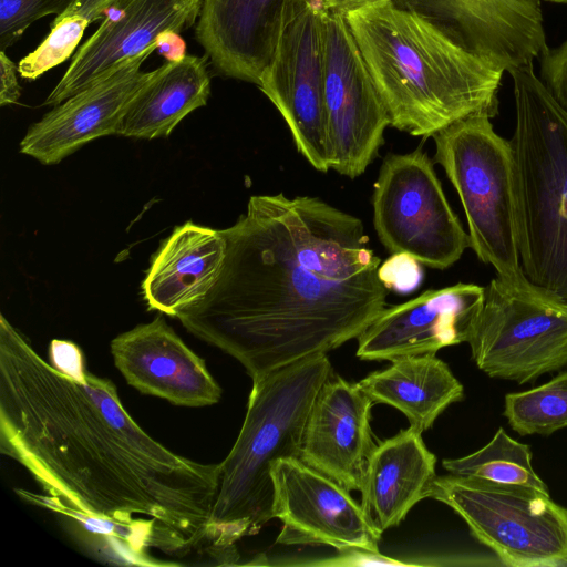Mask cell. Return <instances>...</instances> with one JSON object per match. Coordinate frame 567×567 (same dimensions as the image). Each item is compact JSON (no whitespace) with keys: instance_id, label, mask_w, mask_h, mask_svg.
Instances as JSON below:
<instances>
[{"instance_id":"12","label":"cell","mask_w":567,"mask_h":567,"mask_svg":"<svg viewBox=\"0 0 567 567\" xmlns=\"http://www.w3.org/2000/svg\"><path fill=\"white\" fill-rule=\"evenodd\" d=\"M271 477L274 518L282 522L278 544L379 553L382 534L350 491L295 456L278 460Z\"/></svg>"},{"instance_id":"31","label":"cell","mask_w":567,"mask_h":567,"mask_svg":"<svg viewBox=\"0 0 567 567\" xmlns=\"http://www.w3.org/2000/svg\"><path fill=\"white\" fill-rule=\"evenodd\" d=\"M18 68L9 59L4 51H0V105L14 104L21 95L18 82Z\"/></svg>"},{"instance_id":"26","label":"cell","mask_w":567,"mask_h":567,"mask_svg":"<svg viewBox=\"0 0 567 567\" xmlns=\"http://www.w3.org/2000/svg\"><path fill=\"white\" fill-rule=\"evenodd\" d=\"M90 23L89 19L78 14L56 17L48 37L19 62V74L23 79L35 80L68 60Z\"/></svg>"},{"instance_id":"35","label":"cell","mask_w":567,"mask_h":567,"mask_svg":"<svg viewBox=\"0 0 567 567\" xmlns=\"http://www.w3.org/2000/svg\"><path fill=\"white\" fill-rule=\"evenodd\" d=\"M544 1H549V2H554V3H560V4H567V0H544Z\"/></svg>"},{"instance_id":"22","label":"cell","mask_w":567,"mask_h":567,"mask_svg":"<svg viewBox=\"0 0 567 567\" xmlns=\"http://www.w3.org/2000/svg\"><path fill=\"white\" fill-rule=\"evenodd\" d=\"M373 403L402 412L410 427L423 433L437 416L464 396V389L449 365L435 353L403 357L358 382Z\"/></svg>"},{"instance_id":"2","label":"cell","mask_w":567,"mask_h":567,"mask_svg":"<svg viewBox=\"0 0 567 567\" xmlns=\"http://www.w3.org/2000/svg\"><path fill=\"white\" fill-rule=\"evenodd\" d=\"M221 231L217 282L176 318L251 380L358 338L385 308L362 220L320 198L251 196Z\"/></svg>"},{"instance_id":"19","label":"cell","mask_w":567,"mask_h":567,"mask_svg":"<svg viewBox=\"0 0 567 567\" xmlns=\"http://www.w3.org/2000/svg\"><path fill=\"white\" fill-rule=\"evenodd\" d=\"M285 0H203L196 40L223 75L259 83L274 53Z\"/></svg>"},{"instance_id":"5","label":"cell","mask_w":567,"mask_h":567,"mask_svg":"<svg viewBox=\"0 0 567 567\" xmlns=\"http://www.w3.org/2000/svg\"><path fill=\"white\" fill-rule=\"evenodd\" d=\"M513 81L518 249L525 278L567 308V109L534 70H507Z\"/></svg>"},{"instance_id":"3","label":"cell","mask_w":567,"mask_h":567,"mask_svg":"<svg viewBox=\"0 0 567 567\" xmlns=\"http://www.w3.org/2000/svg\"><path fill=\"white\" fill-rule=\"evenodd\" d=\"M344 17L391 126L429 137L467 116L497 114L505 69L424 14L390 1Z\"/></svg>"},{"instance_id":"11","label":"cell","mask_w":567,"mask_h":567,"mask_svg":"<svg viewBox=\"0 0 567 567\" xmlns=\"http://www.w3.org/2000/svg\"><path fill=\"white\" fill-rule=\"evenodd\" d=\"M322 12L312 0L284 1L274 53L258 86L284 117L298 152L327 173Z\"/></svg>"},{"instance_id":"25","label":"cell","mask_w":567,"mask_h":567,"mask_svg":"<svg viewBox=\"0 0 567 567\" xmlns=\"http://www.w3.org/2000/svg\"><path fill=\"white\" fill-rule=\"evenodd\" d=\"M504 416L520 435H550L567 427V371L539 386L506 394Z\"/></svg>"},{"instance_id":"9","label":"cell","mask_w":567,"mask_h":567,"mask_svg":"<svg viewBox=\"0 0 567 567\" xmlns=\"http://www.w3.org/2000/svg\"><path fill=\"white\" fill-rule=\"evenodd\" d=\"M372 208L375 233L392 255L404 254L421 265L443 270L470 247L468 234L451 208L422 146L383 159Z\"/></svg>"},{"instance_id":"30","label":"cell","mask_w":567,"mask_h":567,"mask_svg":"<svg viewBox=\"0 0 567 567\" xmlns=\"http://www.w3.org/2000/svg\"><path fill=\"white\" fill-rule=\"evenodd\" d=\"M50 363L59 371L75 379L85 374L83 354L73 342L54 339L49 346Z\"/></svg>"},{"instance_id":"28","label":"cell","mask_w":567,"mask_h":567,"mask_svg":"<svg viewBox=\"0 0 567 567\" xmlns=\"http://www.w3.org/2000/svg\"><path fill=\"white\" fill-rule=\"evenodd\" d=\"M540 79L555 99L567 109V39L539 56Z\"/></svg>"},{"instance_id":"18","label":"cell","mask_w":567,"mask_h":567,"mask_svg":"<svg viewBox=\"0 0 567 567\" xmlns=\"http://www.w3.org/2000/svg\"><path fill=\"white\" fill-rule=\"evenodd\" d=\"M373 404L358 383L330 377L312 403L299 458L346 489L360 491L377 445L370 425Z\"/></svg>"},{"instance_id":"21","label":"cell","mask_w":567,"mask_h":567,"mask_svg":"<svg viewBox=\"0 0 567 567\" xmlns=\"http://www.w3.org/2000/svg\"><path fill=\"white\" fill-rule=\"evenodd\" d=\"M436 457L412 427L377 444L361 484V506L379 532L398 526L420 501L430 497Z\"/></svg>"},{"instance_id":"1","label":"cell","mask_w":567,"mask_h":567,"mask_svg":"<svg viewBox=\"0 0 567 567\" xmlns=\"http://www.w3.org/2000/svg\"><path fill=\"white\" fill-rule=\"evenodd\" d=\"M0 452L48 496L21 497L97 527L144 565L150 548L184 557L206 547L219 464L182 456L147 434L117 389L56 370L0 316Z\"/></svg>"},{"instance_id":"10","label":"cell","mask_w":567,"mask_h":567,"mask_svg":"<svg viewBox=\"0 0 567 567\" xmlns=\"http://www.w3.org/2000/svg\"><path fill=\"white\" fill-rule=\"evenodd\" d=\"M322 42L329 167L355 178L378 156L391 121L344 14L323 10Z\"/></svg>"},{"instance_id":"20","label":"cell","mask_w":567,"mask_h":567,"mask_svg":"<svg viewBox=\"0 0 567 567\" xmlns=\"http://www.w3.org/2000/svg\"><path fill=\"white\" fill-rule=\"evenodd\" d=\"M226 257L221 230L186 221L175 227L155 255L142 282L148 309L176 318L215 286Z\"/></svg>"},{"instance_id":"24","label":"cell","mask_w":567,"mask_h":567,"mask_svg":"<svg viewBox=\"0 0 567 567\" xmlns=\"http://www.w3.org/2000/svg\"><path fill=\"white\" fill-rule=\"evenodd\" d=\"M443 467L451 474L498 484L523 485L549 493L532 465L530 447L512 439L499 427L482 449L460 458H446Z\"/></svg>"},{"instance_id":"15","label":"cell","mask_w":567,"mask_h":567,"mask_svg":"<svg viewBox=\"0 0 567 567\" xmlns=\"http://www.w3.org/2000/svg\"><path fill=\"white\" fill-rule=\"evenodd\" d=\"M155 50L124 61L91 86L55 105L29 127L20 142V152L44 165H54L93 140L118 135L131 103L158 73V68L140 71Z\"/></svg>"},{"instance_id":"27","label":"cell","mask_w":567,"mask_h":567,"mask_svg":"<svg viewBox=\"0 0 567 567\" xmlns=\"http://www.w3.org/2000/svg\"><path fill=\"white\" fill-rule=\"evenodd\" d=\"M75 0H0V51L13 45L37 20L65 13Z\"/></svg>"},{"instance_id":"8","label":"cell","mask_w":567,"mask_h":567,"mask_svg":"<svg viewBox=\"0 0 567 567\" xmlns=\"http://www.w3.org/2000/svg\"><path fill=\"white\" fill-rule=\"evenodd\" d=\"M467 343L488 377L533 382L567 367V308L525 277L496 276L485 289Z\"/></svg>"},{"instance_id":"4","label":"cell","mask_w":567,"mask_h":567,"mask_svg":"<svg viewBox=\"0 0 567 567\" xmlns=\"http://www.w3.org/2000/svg\"><path fill=\"white\" fill-rule=\"evenodd\" d=\"M332 375L328 355L319 354L252 380L243 426L219 463L205 547L218 564H237L235 543L274 518L271 467L282 457H299L312 403Z\"/></svg>"},{"instance_id":"33","label":"cell","mask_w":567,"mask_h":567,"mask_svg":"<svg viewBox=\"0 0 567 567\" xmlns=\"http://www.w3.org/2000/svg\"><path fill=\"white\" fill-rule=\"evenodd\" d=\"M116 0H75L62 16L78 14L92 22L104 18L105 12ZM60 16V17H62Z\"/></svg>"},{"instance_id":"16","label":"cell","mask_w":567,"mask_h":567,"mask_svg":"<svg viewBox=\"0 0 567 567\" xmlns=\"http://www.w3.org/2000/svg\"><path fill=\"white\" fill-rule=\"evenodd\" d=\"M543 0H395L505 71L534 63L548 49Z\"/></svg>"},{"instance_id":"32","label":"cell","mask_w":567,"mask_h":567,"mask_svg":"<svg viewBox=\"0 0 567 567\" xmlns=\"http://www.w3.org/2000/svg\"><path fill=\"white\" fill-rule=\"evenodd\" d=\"M175 31H164L157 39V51L168 62L183 59L186 55V43Z\"/></svg>"},{"instance_id":"17","label":"cell","mask_w":567,"mask_h":567,"mask_svg":"<svg viewBox=\"0 0 567 567\" xmlns=\"http://www.w3.org/2000/svg\"><path fill=\"white\" fill-rule=\"evenodd\" d=\"M110 349L126 382L144 394L187 408L213 405L221 398L205 361L162 316L116 336Z\"/></svg>"},{"instance_id":"14","label":"cell","mask_w":567,"mask_h":567,"mask_svg":"<svg viewBox=\"0 0 567 567\" xmlns=\"http://www.w3.org/2000/svg\"><path fill=\"white\" fill-rule=\"evenodd\" d=\"M484 299L485 288L460 282L385 307L357 338V357L391 362L467 342Z\"/></svg>"},{"instance_id":"13","label":"cell","mask_w":567,"mask_h":567,"mask_svg":"<svg viewBox=\"0 0 567 567\" xmlns=\"http://www.w3.org/2000/svg\"><path fill=\"white\" fill-rule=\"evenodd\" d=\"M203 0H116L97 30L80 47L44 101L58 105L91 86L124 61L157 49L164 31L181 33L193 27Z\"/></svg>"},{"instance_id":"6","label":"cell","mask_w":567,"mask_h":567,"mask_svg":"<svg viewBox=\"0 0 567 567\" xmlns=\"http://www.w3.org/2000/svg\"><path fill=\"white\" fill-rule=\"evenodd\" d=\"M434 161L445 171L462 203L470 247L498 277H525L519 260L516 172L509 141L491 117L475 114L432 136Z\"/></svg>"},{"instance_id":"29","label":"cell","mask_w":567,"mask_h":567,"mask_svg":"<svg viewBox=\"0 0 567 567\" xmlns=\"http://www.w3.org/2000/svg\"><path fill=\"white\" fill-rule=\"evenodd\" d=\"M420 262L404 254L392 255L379 267V277L389 289L409 291L421 280Z\"/></svg>"},{"instance_id":"7","label":"cell","mask_w":567,"mask_h":567,"mask_svg":"<svg viewBox=\"0 0 567 567\" xmlns=\"http://www.w3.org/2000/svg\"><path fill=\"white\" fill-rule=\"evenodd\" d=\"M430 497L458 514L503 565L567 564V507L549 493L449 473L436 476Z\"/></svg>"},{"instance_id":"23","label":"cell","mask_w":567,"mask_h":567,"mask_svg":"<svg viewBox=\"0 0 567 567\" xmlns=\"http://www.w3.org/2000/svg\"><path fill=\"white\" fill-rule=\"evenodd\" d=\"M207 58L185 55L162 64L131 103L118 135L144 140L168 136L184 117L206 105L210 95Z\"/></svg>"},{"instance_id":"34","label":"cell","mask_w":567,"mask_h":567,"mask_svg":"<svg viewBox=\"0 0 567 567\" xmlns=\"http://www.w3.org/2000/svg\"><path fill=\"white\" fill-rule=\"evenodd\" d=\"M320 8L328 11L339 12L346 14L352 10L360 8L381 4L395 0H312Z\"/></svg>"}]
</instances>
